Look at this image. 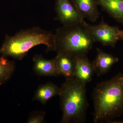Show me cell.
<instances>
[{
  "instance_id": "1",
  "label": "cell",
  "mask_w": 123,
  "mask_h": 123,
  "mask_svg": "<svg viewBox=\"0 0 123 123\" xmlns=\"http://www.w3.org/2000/svg\"><path fill=\"white\" fill-rule=\"evenodd\" d=\"M94 123H110L123 115V74L98 83L92 94Z\"/></svg>"
},
{
  "instance_id": "6",
  "label": "cell",
  "mask_w": 123,
  "mask_h": 123,
  "mask_svg": "<svg viewBox=\"0 0 123 123\" xmlns=\"http://www.w3.org/2000/svg\"><path fill=\"white\" fill-rule=\"evenodd\" d=\"M55 9L56 13L55 19L63 25H72L84 21V17L71 0H55Z\"/></svg>"
},
{
  "instance_id": "13",
  "label": "cell",
  "mask_w": 123,
  "mask_h": 123,
  "mask_svg": "<svg viewBox=\"0 0 123 123\" xmlns=\"http://www.w3.org/2000/svg\"><path fill=\"white\" fill-rule=\"evenodd\" d=\"M55 58L60 75H63L66 78L73 77L74 57L66 54L57 53Z\"/></svg>"
},
{
  "instance_id": "11",
  "label": "cell",
  "mask_w": 123,
  "mask_h": 123,
  "mask_svg": "<svg viewBox=\"0 0 123 123\" xmlns=\"http://www.w3.org/2000/svg\"><path fill=\"white\" fill-rule=\"evenodd\" d=\"M111 17L123 25V0H95Z\"/></svg>"
},
{
  "instance_id": "16",
  "label": "cell",
  "mask_w": 123,
  "mask_h": 123,
  "mask_svg": "<svg viewBox=\"0 0 123 123\" xmlns=\"http://www.w3.org/2000/svg\"><path fill=\"white\" fill-rule=\"evenodd\" d=\"M119 37V40H123V31L120 30Z\"/></svg>"
},
{
  "instance_id": "2",
  "label": "cell",
  "mask_w": 123,
  "mask_h": 123,
  "mask_svg": "<svg viewBox=\"0 0 123 123\" xmlns=\"http://www.w3.org/2000/svg\"><path fill=\"white\" fill-rule=\"evenodd\" d=\"M43 44L46 52L55 51V34L39 27H34L18 31L14 35H6L0 48V54L21 60L35 46Z\"/></svg>"
},
{
  "instance_id": "8",
  "label": "cell",
  "mask_w": 123,
  "mask_h": 123,
  "mask_svg": "<svg viewBox=\"0 0 123 123\" xmlns=\"http://www.w3.org/2000/svg\"><path fill=\"white\" fill-rule=\"evenodd\" d=\"M33 69L39 76H57L60 75L55 58L48 60L42 55H35L33 57Z\"/></svg>"
},
{
  "instance_id": "14",
  "label": "cell",
  "mask_w": 123,
  "mask_h": 123,
  "mask_svg": "<svg viewBox=\"0 0 123 123\" xmlns=\"http://www.w3.org/2000/svg\"><path fill=\"white\" fill-rule=\"evenodd\" d=\"M15 70V63L6 57L0 56V87L11 78Z\"/></svg>"
},
{
  "instance_id": "9",
  "label": "cell",
  "mask_w": 123,
  "mask_h": 123,
  "mask_svg": "<svg viewBox=\"0 0 123 123\" xmlns=\"http://www.w3.org/2000/svg\"><path fill=\"white\" fill-rule=\"evenodd\" d=\"M97 52L96 57L92 63L95 73L99 76L106 73L113 65L118 62L119 59L99 48L97 49Z\"/></svg>"
},
{
  "instance_id": "4",
  "label": "cell",
  "mask_w": 123,
  "mask_h": 123,
  "mask_svg": "<svg viewBox=\"0 0 123 123\" xmlns=\"http://www.w3.org/2000/svg\"><path fill=\"white\" fill-rule=\"evenodd\" d=\"M85 21L72 25H63L55 33L56 50L74 58L87 55L92 49L94 40L88 31Z\"/></svg>"
},
{
  "instance_id": "3",
  "label": "cell",
  "mask_w": 123,
  "mask_h": 123,
  "mask_svg": "<svg viewBox=\"0 0 123 123\" xmlns=\"http://www.w3.org/2000/svg\"><path fill=\"white\" fill-rule=\"evenodd\" d=\"M86 85L72 77L66 78L62 85L59 94L63 112L61 123L85 122L88 106Z\"/></svg>"
},
{
  "instance_id": "15",
  "label": "cell",
  "mask_w": 123,
  "mask_h": 123,
  "mask_svg": "<svg viewBox=\"0 0 123 123\" xmlns=\"http://www.w3.org/2000/svg\"><path fill=\"white\" fill-rule=\"evenodd\" d=\"M45 113L44 112H37L30 117L27 123H42L44 121Z\"/></svg>"
},
{
  "instance_id": "12",
  "label": "cell",
  "mask_w": 123,
  "mask_h": 123,
  "mask_svg": "<svg viewBox=\"0 0 123 123\" xmlns=\"http://www.w3.org/2000/svg\"><path fill=\"white\" fill-rule=\"evenodd\" d=\"M60 92V88L56 85L52 83H47L38 88L33 100L39 101L44 105L53 97L59 95Z\"/></svg>"
},
{
  "instance_id": "5",
  "label": "cell",
  "mask_w": 123,
  "mask_h": 123,
  "mask_svg": "<svg viewBox=\"0 0 123 123\" xmlns=\"http://www.w3.org/2000/svg\"><path fill=\"white\" fill-rule=\"evenodd\" d=\"M86 27L95 42L100 43L104 46L114 48L119 40V34L120 30L118 27L108 25L103 18L98 24L86 23Z\"/></svg>"
},
{
  "instance_id": "7",
  "label": "cell",
  "mask_w": 123,
  "mask_h": 123,
  "mask_svg": "<svg viewBox=\"0 0 123 123\" xmlns=\"http://www.w3.org/2000/svg\"><path fill=\"white\" fill-rule=\"evenodd\" d=\"M74 60L73 77L85 84L91 81L95 73L93 63L90 61L87 55L78 56L74 58Z\"/></svg>"
},
{
  "instance_id": "10",
  "label": "cell",
  "mask_w": 123,
  "mask_h": 123,
  "mask_svg": "<svg viewBox=\"0 0 123 123\" xmlns=\"http://www.w3.org/2000/svg\"><path fill=\"white\" fill-rule=\"evenodd\" d=\"M84 18L92 23L99 18L100 13L95 0H71Z\"/></svg>"
}]
</instances>
